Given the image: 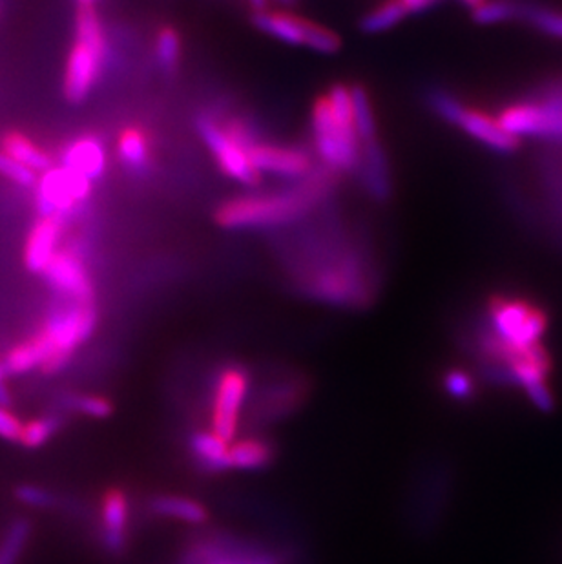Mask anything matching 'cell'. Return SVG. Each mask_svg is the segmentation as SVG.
<instances>
[{"instance_id": "484cf974", "label": "cell", "mask_w": 562, "mask_h": 564, "mask_svg": "<svg viewBox=\"0 0 562 564\" xmlns=\"http://www.w3.org/2000/svg\"><path fill=\"white\" fill-rule=\"evenodd\" d=\"M32 536V520L19 517L12 520L0 542V564H17Z\"/></svg>"}, {"instance_id": "836d02e7", "label": "cell", "mask_w": 562, "mask_h": 564, "mask_svg": "<svg viewBox=\"0 0 562 564\" xmlns=\"http://www.w3.org/2000/svg\"><path fill=\"white\" fill-rule=\"evenodd\" d=\"M444 391L455 400H471L475 397L473 378L463 369L447 371L444 375Z\"/></svg>"}, {"instance_id": "603a6c76", "label": "cell", "mask_w": 562, "mask_h": 564, "mask_svg": "<svg viewBox=\"0 0 562 564\" xmlns=\"http://www.w3.org/2000/svg\"><path fill=\"white\" fill-rule=\"evenodd\" d=\"M2 360H4L10 376L28 375L32 371H39L40 365H43V354H40L32 334L13 343L12 348L4 353Z\"/></svg>"}, {"instance_id": "e0dca14e", "label": "cell", "mask_w": 562, "mask_h": 564, "mask_svg": "<svg viewBox=\"0 0 562 564\" xmlns=\"http://www.w3.org/2000/svg\"><path fill=\"white\" fill-rule=\"evenodd\" d=\"M362 179L370 195L378 201H386L391 196V177L387 168L386 154L376 139L364 143L362 150Z\"/></svg>"}, {"instance_id": "4316f807", "label": "cell", "mask_w": 562, "mask_h": 564, "mask_svg": "<svg viewBox=\"0 0 562 564\" xmlns=\"http://www.w3.org/2000/svg\"><path fill=\"white\" fill-rule=\"evenodd\" d=\"M351 99H353L354 128L359 133L360 141L370 143L376 139V122L373 106H371L367 90L360 84H354L351 89Z\"/></svg>"}, {"instance_id": "4dcf8cb0", "label": "cell", "mask_w": 562, "mask_h": 564, "mask_svg": "<svg viewBox=\"0 0 562 564\" xmlns=\"http://www.w3.org/2000/svg\"><path fill=\"white\" fill-rule=\"evenodd\" d=\"M0 176L7 177L8 181L15 183L23 188H35L37 179H39L37 172L19 163L17 160H13L12 155H8L2 150H0Z\"/></svg>"}, {"instance_id": "7402d4cb", "label": "cell", "mask_w": 562, "mask_h": 564, "mask_svg": "<svg viewBox=\"0 0 562 564\" xmlns=\"http://www.w3.org/2000/svg\"><path fill=\"white\" fill-rule=\"evenodd\" d=\"M229 460L236 470H258L272 460V448L261 438H243L231 444Z\"/></svg>"}, {"instance_id": "d590c367", "label": "cell", "mask_w": 562, "mask_h": 564, "mask_svg": "<svg viewBox=\"0 0 562 564\" xmlns=\"http://www.w3.org/2000/svg\"><path fill=\"white\" fill-rule=\"evenodd\" d=\"M24 422L10 408L0 406V438L8 443H17L23 435Z\"/></svg>"}, {"instance_id": "f1b7e54d", "label": "cell", "mask_w": 562, "mask_h": 564, "mask_svg": "<svg viewBox=\"0 0 562 564\" xmlns=\"http://www.w3.org/2000/svg\"><path fill=\"white\" fill-rule=\"evenodd\" d=\"M155 59L163 72H176L182 59V37L172 26H163L155 37Z\"/></svg>"}, {"instance_id": "3957f363", "label": "cell", "mask_w": 562, "mask_h": 564, "mask_svg": "<svg viewBox=\"0 0 562 564\" xmlns=\"http://www.w3.org/2000/svg\"><path fill=\"white\" fill-rule=\"evenodd\" d=\"M108 45L99 13L94 7L79 8L75 37L68 54L62 92L73 105L89 99L105 70Z\"/></svg>"}, {"instance_id": "d6986e66", "label": "cell", "mask_w": 562, "mask_h": 564, "mask_svg": "<svg viewBox=\"0 0 562 564\" xmlns=\"http://www.w3.org/2000/svg\"><path fill=\"white\" fill-rule=\"evenodd\" d=\"M117 155L128 171L143 174L149 171L152 161L150 133L139 125L125 127L117 139Z\"/></svg>"}, {"instance_id": "83f0119b", "label": "cell", "mask_w": 562, "mask_h": 564, "mask_svg": "<svg viewBox=\"0 0 562 564\" xmlns=\"http://www.w3.org/2000/svg\"><path fill=\"white\" fill-rule=\"evenodd\" d=\"M61 406L65 410L90 416V419H99V421L108 419L116 410L110 400L99 397V395H65Z\"/></svg>"}, {"instance_id": "1f68e13d", "label": "cell", "mask_w": 562, "mask_h": 564, "mask_svg": "<svg viewBox=\"0 0 562 564\" xmlns=\"http://www.w3.org/2000/svg\"><path fill=\"white\" fill-rule=\"evenodd\" d=\"M528 19L535 28L545 34L562 39V12L561 10H550V8H528L520 13Z\"/></svg>"}, {"instance_id": "44dd1931", "label": "cell", "mask_w": 562, "mask_h": 564, "mask_svg": "<svg viewBox=\"0 0 562 564\" xmlns=\"http://www.w3.org/2000/svg\"><path fill=\"white\" fill-rule=\"evenodd\" d=\"M150 509L161 517L183 520L188 525H203L204 520L209 519V512L203 504L192 498L177 497V495H160L152 498Z\"/></svg>"}, {"instance_id": "60d3db41", "label": "cell", "mask_w": 562, "mask_h": 564, "mask_svg": "<svg viewBox=\"0 0 562 564\" xmlns=\"http://www.w3.org/2000/svg\"><path fill=\"white\" fill-rule=\"evenodd\" d=\"M218 564H239V563H232V561H229V563H218Z\"/></svg>"}, {"instance_id": "5bb4252c", "label": "cell", "mask_w": 562, "mask_h": 564, "mask_svg": "<svg viewBox=\"0 0 562 564\" xmlns=\"http://www.w3.org/2000/svg\"><path fill=\"white\" fill-rule=\"evenodd\" d=\"M61 165L78 172L92 183L97 181L108 165L105 143L92 133L78 136L62 146Z\"/></svg>"}, {"instance_id": "74e56055", "label": "cell", "mask_w": 562, "mask_h": 564, "mask_svg": "<svg viewBox=\"0 0 562 564\" xmlns=\"http://www.w3.org/2000/svg\"><path fill=\"white\" fill-rule=\"evenodd\" d=\"M400 2H402V7L406 8V12L409 15V13H420L424 12V10H430L441 0H400Z\"/></svg>"}, {"instance_id": "f546056e", "label": "cell", "mask_w": 562, "mask_h": 564, "mask_svg": "<svg viewBox=\"0 0 562 564\" xmlns=\"http://www.w3.org/2000/svg\"><path fill=\"white\" fill-rule=\"evenodd\" d=\"M523 8L515 7L507 0H488L482 7L473 10V19L479 24L506 23L510 19L520 17Z\"/></svg>"}, {"instance_id": "6da1fadb", "label": "cell", "mask_w": 562, "mask_h": 564, "mask_svg": "<svg viewBox=\"0 0 562 564\" xmlns=\"http://www.w3.org/2000/svg\"><path fill=\"white\" fill-rule=\"evenodd\" d=\"M329 174L305 177L300 187L288 192L264 196H237L234 200L221 203L214 220L223 228L276 227L305 216L326 195Z\"/></svg>"}, {"instance_id": "52a82bcc", "label": "cell", "mask_w": 562, "mask_h": 564, "mask_svg": "<svg viewBox=\"0 0 562 564\" xmlns=\"http://www.w3.org/2000/svg\"><path fill=\"white\" fill-rule=\"evenodd\" d=\"M94 183L70 171L67 166L54 165L48 171L40 172L35 185V203L39 216H61L78 211L92 196Z\"/></svg>"}, {"instance_id": "ab89813d", "label": "cell", "mask_w": 562, "mask_h": 564, "mask_svg": "<svg viewBox=\"0 0 562 564\" xmlns=\"http://www.w3.org/2000/svg\"><path fill=\"white\" fill-rule=\"evenodd\" d=\"M97 0H78L79 8L94 7Z\"/></svg>"}, {"instance_id": "9c48e42d", "label": "cell", "mask_w": 562, "mask_h": 564, "mask_svg": "<svg viewBox=\"0 0 562 564\" xmlns=\"http://www.w3.org/2000/svg\"><path fill=\"white\" fill-rule=\"evenodd\" d=\"M196 127L204 144L215 155L221 171L247 187H258L261 183V172L253 165L247 149L234 141L225 132L223 125L214 121L210 116H199Z\"/></svg>"}, {"instance_id": "d6a6232c", "label": "cell", "mask_w": 562, "mask_h": 564, "mask_svg": "<svg viewBox=\"0 0 562 564\" xmlns=\"http://www.w3.org/2000/svg\"><path fill=\"white\" fill-rule=\"evenodd\" d=\"M305 46H309L311 50L320 51V54H337L342 46V40L326 26L311 23L307 35H305Z\"/></svg>"}, {"instance_id": "7a4b0ae2", "label": "cell", "mask_w": 562, "mask_h": 564, "mask_svg": "<svg viewBox=\"0 0 562 564\" xmlns=\"http://www.w3.org/2000/svg\"><path fill=\"white\" fill-rule=\"evenodd\" d=\"M99 321L95 302L57 299L32 334L43 354V375H59L72 362L78 349L89 342Z\"/></svg>"}, {"instance_id": "8992f818", "label": "cell", "mask_w": 562, "mask_h": 564, "mask_svg": "<svg viewBox=\"0 0 562 564\" xmlns=\"http://www.w3.org/2000/svg\"><path fill=\"white\" fill-rule=\"evenodd\" d=\"M488 316L491 329L504 342L517 348H529L540 343V338L545 337L548 327L545 310L517 296H493L488 305Z\"/></svg>"}, {"instance_id": "f35d334b", "label": "cell", "mask_w": 562, "mask_h": 564, "mask_svg": "<svg viewBox=\"0 0 562 564\" xmlns=\"http://www.w3.org/2000/svg\"><path fill=\"white\" fill-rule=\"evenodd\" d=\"M460 2H463L464 7H468L469 10H477V8L482 7L488 0H460Z\"/></svg>"}, {"instance_id": "e575fe53", "label": "cell", "mask_w": 562, "mask_h": 564, "mask_svg": "<svg viewBox=\"0 0 562 564\" xmlns=\"http://www.w3.org/2000/svg\"><path fill=\"white\" fill-rule=\"evenodd\" d=\"M15 498L24 506L37 509H50L57 506V495L46 487L35 486V484H21L15 490Z\"/></svg>"}, {"instance_id": "7c38bea8", "label": "cell", "mask_w": 562, "mask_h": 564, "mask_svg": "<svg viewBox=\"0 0 562 564\" xmlns=\"http://www.w3.org/2000/svg\"><path fill=\"white\" fill-rule=\"evenodd\" d=\"M65 218L39 216V220L30 228L28 238L24 244V266L30 272L43 274L46 266L61 247Z\"/></svg>"}, {"instance_id": "9a60e30c", "label": "cell", "mask_w": 562, "mask_h": 564, "mask_svg": "<svg viewBox=\"0 0 562 564\" xmlns=\"http://www.w3.org/2000/svg\"><path fill=\"white\" fill-rule=\"evenodd\" d=\"M128 504L127 493L121 487L106 490L101 498V526H103V544L110 553L122 552L127 542Z\"/></svg>"}, {"instance_id": "30bf717a", "label": "cell", "mask_w": 562, "mask_h": 564, "mask_svg": "<svg viewBox=\"0 0 562 564\" xmlns=\"http://www.w3.org/2000/svg\"><path fill=\"white\" fill-rule=\"evenodd\" d=\"M46 283L59 299L95 302V289L83 255L75 247H59L43 271Z\"/></svg>"}, {"instance_id": "ba28073f", "label": "cell", "mask_w": 562, "mask_h": 564, "mask_svg": "<svg viewBox=\"0 0 562 564\" xmlns=\"http://www.w3.org/2000/svg\"><path fill=\"white\" fill-rule=\"evenodd\" d=\"M499 121L515 138L562 139V92L550 99L518 101L499 114Z\"/></svg>"}, {"instance_id": "8fae6325", "label": "cell", "mask_w": 562, "mask_h": 564, "mask_svg": "<svg viewBox=\"0 0 562 564\" xmlns=\"http://www.w3.org/2000/svg\"><path fill=\"white\" fill-rule=\"evenodd\" d=\"M247 371L239 365H231L221 373L215 384L214 411H212V433L223 443L231 444L236 437L237 421L243 400L248 391Z\"/></svg>"}, {"instance_id": "d4e9b609", "label": "cell", "mask_w": 562, "mask_h": 564, "mask_svg": "<svg viewBox=\"0 0 562 564\" xmlns=\"http://www.w3.org/2000/svg\"><path fill=\"white\" fill-rule=\"evenodd\" d=\"M62 416L50 413V415L37 416L26 422L23 427V435L19 444L26 449L45 448L57 433L61 432Z\"/></svg>"}, {"instance_id": "277c9868", "label": "cell", "mask_w": 562, "mask_h": 564, "mask_svg": "<svg viewBox=\"0 0 562 564\" xmlns=\"http://www.w3.org/2000/svg\"><path fill=\"white\" fill-rule=\"evenodd\" d=\"M313 139L316 154L332 174L351 172L360 165L359 133L354 128L342 127L332 116L327 95H321L313 106Z\"/></svg>"}, {"instance_id": "8d00e7d4", "label": "cell", "mask_w": 562, "mask_h": 564, "mask_svg": "<svg viewBox=\"0 0 562 564\" xmlns=\"http://www.w3.org/2000/svg\"><path fill=\"white\" fill-rule=\"evenodd\" d=\"M8 378H10V375H8L7 365L0 356V406H4V408L12 406V393H10Z\"/></svg>"}, {"instance_id": "2e32d148", "label": "cell", "mask_w": 562, "mask_h": 564, "mask_svg": "<svg viewBox=\"0 0 562 564\" xmlns=\"http://www.w3.org/2000/svg\"><path fill=\"white\" fill-rule=\"evenodd\" d=\"M253 23L256 28L261 30L265 34L288 43V45H304L307 28L311 21L298 17L294 13L288 12H270V10H261V12H253Z\"/></svg>"}, {"instance_id": "cb8c5ba5", "label": "cell", "mask_w": 562, "mask_h": 564, "mask_svg": "<svg viewBox=\"0 0 562 564\" xmlns=\"http://www.w3.org/2000/svg\"><path fill=\"white\" fill-rule=\"evenodd\" d=\"M406 17H408V12H406V8L402 7L400 0H386L362 19L360 30L364 34H382V32H387L393 26H397L398 23H402Z\"/></svg>"}, {"instance_id": "ac0fdd59", "label": "cell", "mask_w": 562, "mask_h": 564, "mask_svg": "<svg viewBox=\"0 0 562 564\" xmlns=\"http://www.w3.org/2000/svg\"><path fill=\"white\" fill-rule=\"evenodd\" d=\"M0 150L7 152L8 155H12L13 160H17L19 163H23L37 174L56 165L51 160L50 152L43 149L35 139L30 138L28 133L21 132V130H8V132L2 133L0 136Z\"/></svg>"}, {"instance_id": "4fadbf2b", "label": "cell", "mask_w": 562, "mask_h": 564, "mask_svg": "<svg viewBox=\"0 0 562 564\" xmlns=\"http://www.w3.org/2000/svg\"><path fill=\"white\" fill-rule=\"evenodd\" d=\"M248 157L259 172H269L276 176L307 177L313 171L311 155L302 149L274 146L256 141L248 149Z\"/></svg>"}, {"instance_id": "ffe728a7", "label": "cell", "mask_w": 562, "mask_h": 564, "mask_svg": "<svg viewBox=\"0 0 562 564\" xmlns=\"http://www.w3.org/2000/svg\"><path fill=\"white\" fill-rule=\"evenodd\" d=\"M229 448L231 444L223 443L212 432H198L190 437V451L196 465L201 466L209 473L231 470Z\"/></svg>"}, {"instance_id": "5b68a950", "label": "cell", "mask_w": 562, "mask_h": 564, "mask_svg": "<svg viewBox=\"0 0 562 564\" xmlns=\"http://www.w3.org/2000/svg\"><path fill=\"white\" fill-rule=\"evenodd\" d=\"M430 105L444 121L463 128L464 132L485 144L488 149L507 154V152H515L520 146V139L507 132L499 121V117L490 116L473 106L463 105L457 97H453L444 90L431 92Z\"/></svg>"}]
</instances>
